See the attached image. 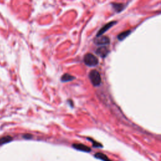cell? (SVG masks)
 Returning a JSON list of instances; mask_svg holds the SVG:
<instances>
[{
  "mask_svg": "<svg viewBox=\"0 0 161 161\" xmlns=\"http://www.w3.org/2000/svg\"><path fill=\"white\" fill-rule=\"evenodd\" d=\"M89 78L91 83L95 86H98L101 84V78L100 73L96 70H92L89 74Z\"/></svg>",
  "mask_w": 161,
  "mask_h": 161,
  "instance_id": "cell-1",
  "label": "cell"
},
{
  "mask_svg": "<svg viewBox=\"0 0 161 161\" xmlns=\"http://www.w3.org/2000/svg\"><path fill=\"white\" fill-rule=\"evenodd\" d=\"M84 62L88 66L93 67L98 65V59L96 56L92 55V53H87L84 56Z\"/></svg>",
  "mask_w": 161,
  "mask_h": 161,
  "instance_id": "cell-2",
  "label": "cell"
},
{
  "mask_svg": "<svg viewBox=\"0 0 161 161\" xmlns=\"http://www.w3.org/2000/svg\"><path fill=\"white\" fill-rule=\"evenodd\" d=\"M95 42L98 45L105 46L106 45H108L110 43V38L108 37L102 36L98 37V38L95 40Z\"/></svg>",
  "mask_w": 161,
  "mask_h": 161,
  "instance_id": "cell-3",
  "label": "cell"
},
{
  "mask_svg": "<svg viewBox=\"0 0 161 161\" xmlns=\"http://www.w3.org/2000/svg\"><path fill=\"white\" fill-rule=\"evenodd\" d=\"M116 23V22L115 21H113V22H111L108 23H107L104 26H103V27L99 30V32H98L97 35H96V37H101V35L105 33L107 30H108V29H110L112 26H113Z\"/></svg>",
  "mask_w": 161,
  "mask_h": 161,
  "instance_id": "cell-4",
  "label": "cell"
},
{
  "mask_svg": "<svg viewBox=\"0 0 161 161\" xmlns=\"http://www.w3.org/2000/svg\"><path fill=\"white\" fill-rule=\"evenodd\" d=\"M110 52L108 49L107 48L106 46H101L100 47H99L96 51V54L99 56H100L101 57H106L107 56V55Z\"/></svg>",
  "mask_w": 161,
  "mask_h": 161,
  "instance_id": "cell-5",
  "label": "cell"
},
{
  "mask_svg": "<svg viewBox=\"0 0 161 161\" xmlns=\"http://www.w3.org/2000/svg\"><path fill=\"white\" fill-rule=\"evenodd\" d=\"M73 147H74V149L78 150V151H83V152H89L91 151V149L89 148V147L81 144V143H74L73 145Z\"/></svg>",
  "mask_w": 161,
  "mask_h": 161,
  "instance_id": "cell-6",
  "label": "cell"
},
{
  "mask_svg": "<svg viewBox=\"0 0 161 161\" xmlns=\"http://www.w3.org/2000/svg\"><path fill=\"white\" fill-rule=\"evenodd\" d=\"M74 79H75V77L73 76L72 75L69 74H65L61 77V81L63 83L69 82V81H72V80H74Z\"/></svg>",
  "mask_w": 161,
  "mask_h": 161,
  "instance_id": "cell-7",
  "label": "cell"
},
{
  "mask_svg": "<svg viewBox=\"0 0 161 161\" xmlns=\"http://www.w3.org/2000/svg\"><path fill=\"white\" fill-rule=\"evenodd\" d=\"M112 5L113 7L114 8V9L115 10V11H117L118 13L122 11L124 9V8H125V6H124V4L114 3H112Z\"/></svg>",
  "mask_w": 161,
  "mask_h": 161,
  "instance_id": "cell-8",
  "label": "cell"
},
{
  "mask_svg": "<svg viewBox=\"0 0 161 161\" xmlns=\"http://www.w3.org/2000/svg\"><path fill=\"white\" fill-rule=\"evenodd\" d=\"M12 140H13V138L11 136H9V135L5 136V137L0 139V145L5 144V143H8V142H10Z\"/></svg>",
  "mask_w": 161,
  "mask_h": 161,
  "instance_id": "cell-9",
  "label": "cell"
},
{
  "mask_svg": "<svg viewBox=\"0 0 161 161\" xmlns=\"http://www.w3.org/2000/svg\"><path fill=\"white\" fill-rule=\"evenodd\" d=\"M97 159H99L100 160H102L103 161H111L109 158L107 157L106 155H104V154L103 153H97L95 154V155Z\"/></svg>",
  "mask_w": 161,
  "mask_h": 161,
  "instance_id": "cell-10",
  "label": "cell"
},
{
  "mask_svg": "<svg viewBox=\"0 0 161 161\" xmlns=\"http://www.w3.org/2000/svg\"><path fill=\"white\" fill-rule=\"evenodd\" d=\"M130 33H131V31H130V30H127V31L123 32L122 33H120V34L118 35V40H124L126 37H127Z\"/></svg>",
  "mask_w": 161,
  "mask_h": 161,
  "instance_id": "cell-11",
  "label": "cell"
},
{
  "mask_svg": "<svg viewBox=\"0 0 161 161\" xmlns=\"http://www.w3.org/2000/svg\"><path fill=\"white\" fill-rule=\"evenodd\" d=\"M23 137L26 139H30L32 138V135H30V134H25V135H23Z\"/></svg>",
  "mask_w": 161,
  "mask_h": 161,
  "instance_id": "cell-12",
  "label": "cell"
},
{
  "mask_svg": "<svg viewBox=\"0 0 161 161\" xmlns=\"http://www.w3.org/2000/svg\"><path fill=\"white\" fill-rule=\"evenodd\" d=\"M92 142H93V145H94V147H102L101 144H100V143H97V142H93V141H92Z\"/></svg>",
  "mask_w": 161,
  "mask_h": 161,
  "instance_id": "cell-13",
  "label": "cell"
}]
</instances>
